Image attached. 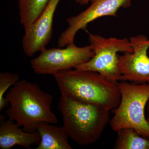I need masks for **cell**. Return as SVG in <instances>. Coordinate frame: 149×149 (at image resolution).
I'll return each mask as SVG.
<instances>
[{
    "label": "cell",
    "mask_w": 149,
    "mask_h": 149,
    "mask_svg": "<svg viewBox=\"0 0 149 149\" xmlns=\"http://www.w3.org/2000/svg\"><path fill=\"white\" fill-rule=\"evenodd\" d=\"M115 149H149V140L140 135L132 128H123L117 131Z\"/></svg>",
    "instance_id": "obj_13"
},
{
    "label": "cell",
    "mask_w": 149,
    "mask_h": 149,
    "mask_svg": "<svg viewBox=\"0 0 149 149\" xmlns=\"http://www.w3.org/2000/svg\"><path fill=\"white\" fill-rule=\"evenodd\" d=\"M94 56L91 46L78 47L71 43L63 49L45 48L30 62L33 71L38 74H54L74 68L89 61Z\"/></svg>",
    "instance_id": "obj_6"
},
{
    "label": "cell",
    "mask_w": 149,
    "mask_h": 149,
    "mask_svg": "<svg viewBox=\"0 0 149 149\" xmlns=\"http://www.w3.org/2000/svg\"><path fill=\"white\" fill-rule=\"evenodd\" d=\"M50 0H18L20 22L24 31L29 28L42 12Z\"/></svg>",
    "instance_id": "obj_12"
},
{
    "label": "cell",
    "mask_w": 149,
    "mask_h": 149,
    "mask_svg": "<svg viewBox=\"0 0 149 149\" xmlns=\"http://www.w3.org/2000/svg\"><path fill=\"white\" fill-rule=\"evenodd\" d=\"M61 0H50L36 21L27 30L22 39L24 53L32 57L46 48L52 36L55 12Z\"/></svg>",
    "instance_id": "obj_9"
},
{
    "label": "cell",
    "mask_w": 149,
    "mask_h": 149,
    "mask_svg": "<svg viewBox=\"0 0 149 149\" xmlns=\"http://www.w3.org/2000/svg\"><path fill=\"white\" fill-rule=\"evenodd\" d=\"M90 45L94 56L89 61L79 65L74 69L89 70L100 73L107 80L117 82L121 80L118 52H133L127 38H106L88 32Z\"/></svg>",
    "instance_id": "obj_5"
},
{
    "label": "cell",
    "mask_w": 149,
    "mask_h": 149,
    "mask_svg": "<svg viewBox=\"0 0 149 149\" xmlns=\"http://www.w3.org/2000/svg\"><path fill=\"white\" fill-rule=\"evenodd\" d=\"M19 78V75L16 73L6 72L0 74V111H2L9 104L4 97L6 92L16 84Z\"/></svg>",
    "instance_id": "obj_14"
},
{
    "label": "cell",
    "mask_w": 149,
    "mask_h": 149,
    "mask_svg": "<svg viewBox=\"0 0 149 149\" xmlns=\"http://www.w3.org/2000/svg\"><path fill=\"white\" fill-rule=\"evenodd\" d=\"M148 113L149 120V99L148 100Z\"/></svg>",
    "instance_id": "obj_16"
},
{
    "label": "cell",
    "mask_w": 149,
    "mask_h": 149,
    "mask_svg": "<svg viewBox=\"0 0 149 149\" xmlns=\"http://www.w3.org/2000/svg\"><path fill=\"white\" fill-rule=\"evenodd\" d=\"M120 94L118 106L113 110L110 121L112 130L132 128L140 135L149 139V120L145 117V109L149 99V83L137 84L126 81L118 83Z\"/></svg>",
    "instance_id": "obj_4"
},
{
    "label": "cell",
    "mask_w": 149,
    "mask_h": 149,
    "mask_svg": "<svg viewBox=\"0 0 149 149\" xmlns=\"http://www.w3.org/2000/svg\"><path fill=\"white\" fill-rule=\"evenodd\" d=\"M131 0H91V5L76 16L68 17V27L61 33L58 41L59 47L63 48L74 42L76 33L80 29H86L88 24L102 17L116 16L121 8H128Z\"/></svg>",
    "instance_id": "obj_7"
},
{
    "label": "cell",
    "mask_w": 149,
    "mask_h": 149,
    "mask_svg": "<svg viewBox=\"0 0 149 149\" xmlns=\"http://www.w3.org/2000/svg\"><path fill=\"white\" fill-rule=\"evenodd\" d=\"M41 137L40 143L36 149H72L68 137L63 126H56L51 123L40 124L37 129Z\"/></svg>",
    "instance_id": "obj_11"
},
{
    "label": "cell",
    "mask_w": 149,
    "mask_h": 149,
    "mask_svg": "<svg viewBox=\"0 0 149 149\" xmlns=\"http://www.w3.org/2000/svg\"><path fill=\"white\" fill-rule=\"evenodd\" d=\"M68 136L82 146L95 143L109 121L108 110L61 95L58 104Z\"/></svg>",
    "instance_id": "obj_3"
},
{
    "label": "cell",
    "mask_w": 149,
    "mask_h": 149,
    "mask_svg": "<svg viewBox=\"0 0 149 149\" xmlns=\"http://www.w3.org/2000/svg\"><path fill=\"white\" fill-rule=\"evenodd\" d=\"M53 75L62 95L95 104L110 111L119 105L120 94L118 82L107 80L98 72L70 69Z\"/></svg>",
    "instance_id": "obj_2"
},
{
    "label": "cell",
    "mask_w": 149,
    "mask_h": 149,
    "mask_svg": "<svg viewBox=\"0 0 149 149\" xmlns=\"http://www.w3.org/2000/svg\"><path fill=\"white\" fill-rule=\"evenodd\" d=\"M5 98L10 104L5 111L8 119L26 132L37 131L42 123L58 122L51 110L53 96L35 83L19 80L10 89Z\"/></svg>",
    "instance_id": "obj_1"
},
{
    "label": "cell",
    "mask_w": 149,
    "mask_h": 149,
    "mask_svg": "<svg viewBox=\"0 0 149 149\" xmlns=\"http://www.w3.org/2000/svg\"><path fill=\"white\" fill-rule=\"evenodd\" d=\"M133 49L119 56L120 81H129L137 84L149 83V39L143 35L130 37Z\"/></svg>",
    "instance_id": "obj_8"
},
{
    "label": "cell",
    "mask_w": 149,
    "mask_h": 149,
    "mask_svg": "<svg viewBox=\"0 0 149 149\" xmlns=\"http://www.w3.org/2000/svg\"><path fill=\"white\" fill-rule=\"evenodd\" d=\"M91 1V0H75L76 3L82 6L88 4V3L90 2Z\"/></svg>",
    "instance_id": "obj_15"
},
{
    "label": "cell",
    "mask_w": 149,
    "mask_h": 149,
    "mask_svg": "<svg viewBox=\"0 0 149 149\" xmlns=\"http://www.w3.org/2000/svg\"><path fill=\"white\" fill-rule=\"evenodd\" d=\"M13 120H5L4 116L0 118V148L10 149L15 146H20L27 149L38 146L41 137L37 131L28 132L20 128Z\"/></svg>",
    "instance_id": "obj_10"
}]
</instances>
